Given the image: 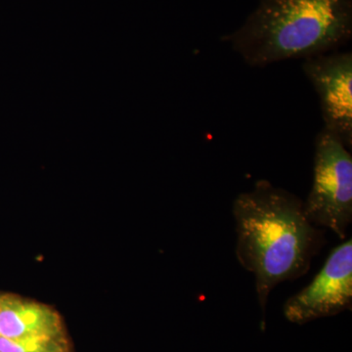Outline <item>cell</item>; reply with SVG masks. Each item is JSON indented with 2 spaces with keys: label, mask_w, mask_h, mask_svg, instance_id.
I'll return each mask as SVG.
<instances>
[{
  "label": "cell",
  "mask_w": 352,
  "mask_h": 352,
  "mask_svg": "<svg viewBox=\"0 0 352 352\" xmlns=\"http://www.w3.org/2000/svg\"><path fill=\"white\" fill-rule=\"evenodd\" d=\"M232 214L236 256L254 275L264 322L271 292L307 274L325 244L324 231L308 220L303 201L267 180L236 197Z\"/></svg>",
  "instance_id": "1"
},
{
  "label": "cell",
  "mask_w": 352,
  "mask_h": 352,
  "mask_svg": "<svg viewBox=\"0 0 352 352\" xmlns=\"http://www.w3.org/2000/svg\"><path fill=\"white\" fill-rule=\"evenodd\" d=\"M352 36V0H259L222 38L252 67L337 51Z\"/></svg>",
  "instance_id": "2"
},
{
  "label": "cell",
  "mask_w": 352,
  "mask_h": 352,
  "mask_svg": "<svg viewBox=\"0 0 352 352\" xmlns=\"http://www.w3.org/2000/svg\"><path fill=\"white\" fill-rule=\"evenodd\" d=\"M303 208L308 220L340 239L352 222V157L337 135L322 129L315 139L314 182Z\"/></svg>",
  "instance_id": "3"
},
{
  "label": "cell",
  "mask_w": 352,
  "mask_h": 352,
  "mask_svg": "<svg viewBox=\"0 0 352 352\" xmlns=\"http://www.w3.org/2000/svg\"><path fill=\"white\" fill-rule=\"evenodd\" d=\"M352 307L351 238L331 252L310 284L285 302L283 311L291 323L303 324L335 316Z\"/></svg>",
  "instance_id": "4"
},
{
  "label": "cell",
  "mask_w": 352,
  "mask_h": 352,
  "mask_svg": "<svg viewBox=\"0 0 352 352\" xmlns=\"http://www.w3.org/2000/svg\"><path fill=\"white\" fill-rule=\"evenodd\" d=\"M302 71L320 100L324 129L352 146V53H325L303 60Z\"/></svg>",
  "instance_id": "5"
},
{
  "label": "cell",
  "mask_w": 352,
  "mask_h": 352,
  "mask_svg": "<svg viewBox=\"0 0 352 352\" xmlns=\"http://www.w3.org/2000/svg\"><path fill=\"white\" fill-rule=\"evenodd\" d=\"M59 335H62L61 320L50 307L19 296H0V337Z\"/></svg>",
  "instance_id": "6"
},
{
  "label": "cell",
  "mask_w": 352,
  "mask_h": 352,
  "mask_svg": "<svg viewBox=\"0 0 352 352\" xmlns=\"http://www.w3.org/2000/svg\"><path fill=\"white\" fill-rule=\"evenodd\" d=\"M0 352H66V344L62 335L0 337Z\"/></svg>",
  "instance_id": "7"
}]
</instances>
